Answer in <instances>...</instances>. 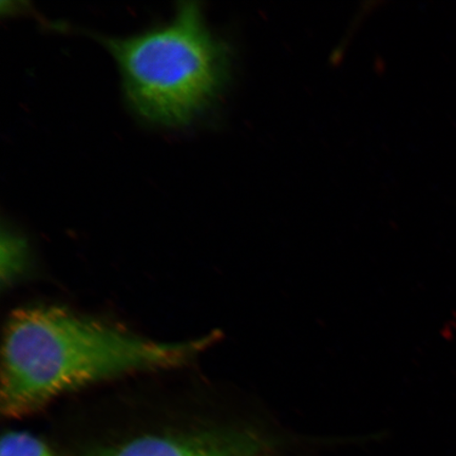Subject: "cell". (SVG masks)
Instances as JSON below:
<instances>
[{
  "label": "cell",
  "instance_id": "277c9868",
  "mask_svg": "<svg viewBox=\"0 0 456 456\" xmlns=\"http://www.w3.org/2000/svg\"><path fill=\"white\" fill-rule=\"evenodd\" d=\"M27 264V245L24 239L14 232L3 228L0 243V271L2 282L9 285L16 281L25 270Z\"/></svg>",
  "mask_w": 456,
  "mask_h": 456
},
{
  "label": "cell",
  "instance_id": "7a4b0ae2",
  "mask_svg": "<svg viewBox=\"0 0 456 456\" xmlns=\"http://www.w3.org/2000/svg\"><path fill=\"white\" fill-rule=\"evenodd\" d=\"M102 42L118 62L129 105L153 124L191 123L226 82L227 49L208 30L197 3L180 4L167 25Z\"/></svg>",
  "mask_w": 456,
  "mask_h": 456
},
{
  "label": "cell",
  "instance_id": "3957f363",
  "mask_svg": "<svg viewBox=\"0 0 456 456\" xmlns=\"http://www.w3.org/2000/svg\"><path fill=\"white\" fill-rule=\"evenodd\" d=\"M264 448L253 433L203 431L142 436L90 456H256Z\"/></svg>",
  "mask_w": 456,
  "mask_h": 456
},
{
  "label": "cell",
  "instance_id": "5b68a950",
  "mask_svg": "<svg viewBox=\"0 0 456 456\" xmlns=\"http://www.w3.org/2000/svg\"><path fill=\"white\" fill-rule=\"evenodd\" d=\"M0 456H54L41 438L31 433L10 431L5 433L0 444Z\"/></svg>",
  "mask_w": 456,
  "mask_h": 456
},
{
  "label": "cell",
  "instance_id": "6da1fadb",
  "mask_svg": "<svg viewBox=\"0 0 456 456\" xmlns=\"http://www.w3.org/2000/svg\"><path fill=\"white\" fill-rule=\"evenodd\" d=\"M213 338L155 341L62 307L16 310L3 341L2 412L22 418L66 392L96 381L185 366Z\"/></svg>",
  "mask_w": 456,
  "mask_h": 456
}]
</instances>
